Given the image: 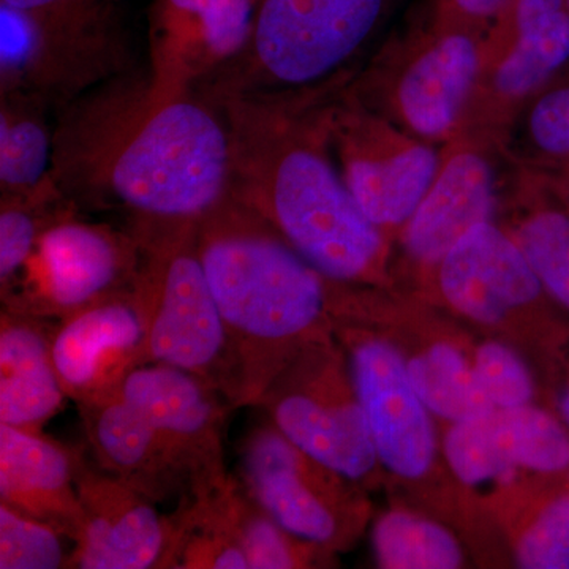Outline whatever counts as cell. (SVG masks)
Returning <instances> with one entry per match:
<instances>
[{
	"label": "cell",
	"mask_w": 569,
	"mask_h": 569,
	"mask_svg": "<svg viewBox=\"0 0 569 569\" xmlns=\"http://www.w3.org/2000/svg\"><path fill=\"white\" fill-rule=\"evenodd\" d=\"M567 3H568V9H569V0H567Z\"/></svg>",
	"instance_id": "cell-37"
},
{
	"label": "cell",
	"mask_w": 569,
	"mask_h": 569,
	"mask_svg": "<svg viewBox=\"0 0 569 569\" xmlns=\"http://www.w3.org/2000/svg\"><path fill=\"white\" fill-rule=\"evenodd\" d=\"M198 253L241 372V408L309 343L325 339L331 280L230 197L198 222Z\"/></svg>",
	"instance_id": "cell-1"
},
{
	"label": "cell",
	"mask_w": 569,
	"mask_h": 569,
	"mask_svg": "<svg viewBox=\"0 0 569 569\" xmlns=\"http://www.w3.org/2000/svg\"><path fill=\"white\" fill-rule=\"evenodd\" d=\"M233 508L249 569L309 567L316 560L317 550L326 549L284 530L247 492L238 475H234Z\"/></svg>",
	"instance_id": "cell-27"
},
{
	"label": "cell",
	"mask_w": 569,
	"mask_h": 569,
	"mask_svg": "<svg viewBox=\"0 0 569 569\" xmlns=\"http://www.w3.org/2000/svg\"><path fill=\"white\" fill-rule=\"evenodd\" d=\"M389 0H258L244 51L254 84L299 88L331 74L369 39ZM231 61V62H233Z\"/></svg>",
	"instance_id": "cell-6"
},
{
	"label": "cell",
	"mask_w": 569,
	"mask_h": 569,
	"mask_svg": "<svg viewBox=\"0 0 569 569\" xmlns=\"http://www.w3.org/2000/svg\"><path fill=\"white\" fill-rule=\"evenodd\" d=\"M516 559L526 569H569V492L541 509L520 538Z\"/></svg>",
	"instance_id": "cell-32"
},
{
	"label": "cell",
	"mask_w": 569,
	"mask_h": 569,
	"mask_svg": "<svg viewBox=\"0 0 569 569\" xmlns=\"http://www.w3.org/2000/svg\"><path fill=\"white\" fill-rule=\"evenodd\" d=\"M58 321L0 313V425L43 432L69 399L52 359Z\"/></svg>",
	"instance_id": "cell-16"
},
{
	"label": "cell",
	"mask_w": 569,
	"mask_h": 569,
	"mask_svg": "<svg viewBox=\"0 0 569 569\" xmlns=\"http://www.w3.org/2000/svg\"><path fill=\"white\" fill-rule=\"evenodd\" d=\"M407 366L418 396L436 417L455 425L496 410L479 385L473 365L458 348L437 343Z\"/></svg>",
	"instance_id": "cell-24"
},
{
	"label": "cell",
	"mask_w": 569,
	"mask_h": 569,
	"mask_svg": "<svg viewBox=\"0 0 569 569\" xmlns=\"http://www.w3.org/2000/svg\"><path fill=\"white\" fill-rule=\"evenodd\" d=\"M258 0H162L159 20L168 50L197 67L230 63L244 51Z\"/></svg>",
	"instance_id": "cell-23"
},
{
	"label": "cell",
	"mask_w": 569,
	"mask_h": 569,
	"mask_svg": "<svg viewBox=\"0 0 569 569\" xmlns=\"http://www.w3.org/2000/svg\"><path fill=\"white\" fill-rule=\"evenodd\" d=\"M134 291L144 310V365L160 362L200 377L236 410L241 372L198 253V222L140 220Z\"/></svg>",
	"instance_id": "cell-4"
},
{
	"label": "cell",
	"mask_w": 569,
	"mask_h": 569,
	"mask_svg": "<svg viewBox=\"0 0 569 569\" xmlns=\"http://www.w3.org/2000/svg\"><path fill=\"white\" fill-rule=\"evenodd\" d=\"M481 430L500 485L515 481L519 470L552 475L569 468V429L541 408H496Z\"/></svg>",
	"instance_id": "cell-22"
},
{
	"label": "cell",
	"mask_w": 569,
	"mask_h": 569,
	"mask_svg": "<svg viewBox=\"0 0 569 569\" xmlns=\"http://www.w3.org/2000/svg\"><path fill=\"white\" fill-rule=\"evenodd\" d=\"M58 530L0 503V568H67L70 553Z\"/></svg>",
	"instance_id": "cell-29"
},
{
	"label": "cell",
	"mask_w": 569,
	"mask_h": 569,
	"mask_svg": "<svg viewBox=\"0 0 569 569\" xmlns=\"http://www.w3.org/2000/svg\"><path fill=\"white\" fill-rule=\"evenodd\" d=\"M112 392L140 411L173 449L189 473V492L228 481L224 429L234 408L211 385L178 367L149 362L127 373Z\"/></svg>",
	"instance_id": "cell-9"
},
{
	"label": "cell",
	"mask_w": 569,
	"mask_h": 569,
	"mask_svg": "<svg viewBox=\"0 0 569 569\" xmlns=\"http://www.w3.org/2000/svg\"><path fill=\"white\" fill-rule=\"evenodd\" d=\"M492 168L473 151L443 160L436 181L403 224V244L422 263L438 264L460 239L493 212Z\"/></svg>",
	"instance_id": "cell-18"
},
{
	"label": "cell",
	"mask_w": 569,
	"mask_h": 569,
	"mask_svg": "<svg viewBox=\"0 0 569 569\" xmlns=\"http://www.w3.org/2000/svg\"><path fill=\"white\" fill-rule=\"evenodd\" d=\"M515 0H440V14L447 28L463 29L500 18Z\"/></svg>",
	"instance_id": "cell-34"
},
{
	"label": "cell",
	"mask_w": 569,
	"mask_h": 569,
	"mask_svg": "<svg viewBox=\"0 0 569 569\" xmlns=\"http://www.w3.org/2000/svg\"><path fill=\"white\" fill-rule=\"evenodd\" d=\"M481 70L477 40L449 28L408 66L396 89V103L408 129L437 140L455 129Z\"/></svg>",
	"instance_id": "cell-17"
},
{
	"label": "cell",
	"mask_w": 569,
	"mask_h": 569,
	"mask_svg": "<svg viewBox=\"0 0 569 569\" xmlns=\"http://www.w3.org/2000/svg\"><path fill=\"white\" fill-rule=\"evenodd\" d=\"M50 137L39 116L3 104L0 118V183L3 197L36 198L47 174Z\"/></svg>",
	"instance_id": "cell-26"
},
{
	"label": "cell",
	"mask_w": 569,
	"mask_h": 569,
	"mask_svg": "<svg viewBox=\"0 0 569 569\" xmlns=\"http://www.w3.org/2000/svg\"><path fill=\"white\" fill-rule=\"evenodd\" d=\"M231 198L271 224L296 252L336 283L372 274L383 236L356 203L342 173L313 140L269 133L249 100H231Z\"/></svg>",
	"instance_id": "cell-2"
},
{
	"label": "cell",
	"mask_w": 569,
	"mask_h": 569,
	"mask_svg": "<svg viewBox=\"0 0 569 569\" xmlns=\"http://www.w3.org/2000/svg\"><path fill=\"white\" fill-rule=\"evenodd\" d=\"M438 280L449 305L486 325L531 305L545 291L518 241L492 222L468 231L441 258Z\"/></svg>",
	"instance_id": "cell-13"
},
{
	"label": "cell",
	"mask_w": 569,
	"mask_h": 569,
	"mask_svg": "<svg viewBox=\"0 0 569 569\" xmlns=\"http://www.w3.org/2000/svg\"><path fill=\"white\" fill-rule=\"evenodd\" d=\"M441 164L436 149L422 142L376 151L347 142L342 176L356 203L378 228L399 227L417 211Z\"/></svg>",
	"instance_id": "cell-19"
},
{
	"label": "cell",
	"mask_w": 569,
	"mask_h": 569,
	"mask_svg": "<svg viewBox=\"0 0 569 569\" xmlns=\"http://www.w3.org/2000/svg\"><path fill=\"white\" fill-rule=\"evenodd\" d=\"M529 133L539 151L569 157V84L539 97L529 114Z\"/></svg>",
	"instance_id": "cell-33"
},
{
	"label": "cell",
	"mask_w": 569,
	"mask_h": 569,
	"mask_svg": "<svg viewBox=\"0 0 569 569\" xmlns=\"http://www.w3.org/2000/svg\"><path fill=\"white\" fill-rule=\"evenodd\" d=\"M6 9L32 17H77L89 13V0H0Z\"/></svg>",
	"instance_id": "cell-35"
},
{
	"label": "cell",
	"mask_w": 569,
	"mask_h": 569,
	"mask_svg": "<svg viewBox=\"0 0 569 569\" xmlns=\"http://www.w3.org/2000/svg\"><path fill=\"white\" fill-rule=\"evenodd\" d=\"M78 458L80 449L44 432L0 425V503L77 542L86 529Z\"/></svg>",
	"instance_id": "cell-14"
},
{
	"label": "cell",
	"mask_w": 569,
	"mask_h": 569,
	"mask_svg": "<svg viewBox=\"0 0 569 569\" xmlns=\"http://www.w3.org/2000/svg\"><path fill=\"white\" fill-rule=\"evenodd\" d=\"M234 475L219 488L186 492L170 520L168 569H249L233 508Z\"/></svg>",
	"instance_id": "cell-21"
},
{
	"label": "cell",
	"mask_w": 569,
	"mask_h": 569,
	"mask_svg": "<svg viewBox=\"0 0 569 569\" xmlns=\"http://www.w3.org/2000/svg\"><path fill=\"white\" fill-rule=\"evenodd\" d=\"M377 563L387 569H456L462 549L443 527L406 511L378 519L372 533Z\"/></svg>",
	"instance_id": "cell-25"
},
{
	"label": "cell",
	"mask_w": 569,
	"mask_h": 569,
	"mask_svg": "<svg viewBox=\"0 0 569 569\" xmlns=\"http://www.w3.org/2000/svg\"><path fill=\"white\" fill-rule=\"evenodd\" d=\"M482 391L496 408L529 406L535 395L529 367L512 348L501 342L482 343L473 362Z\"/></svg>",
	"instance_id": "cell-30"
},
{
	"label": "cell",
	"mask_w": 569,
	"mask_h": 569,
	"mask_svg": "<svg viewBox=\"0 0 569 569\" xmlns=\"http://www.w3.org/2000/svg\"><path fill=\"white\" fill-rule=\"evenodd\" d=\"M569 183V182H568Z\"/></svg>",
	"instance_id": "cell-38"
},
{
	"label": "cell",
	"mask_w": 569,
	"mask_h": 569,
	"mask_svg": "<svg viewBox=\"0 0 569 569\" xmlns=\"http://www.w3.org/2000/svg\"><path fill=\"white\" fill-rule=\"evenodd\" d=\"M36 198H2L0 211V291L17 283L21 272L31 261L43 222L36 212Z\"/></svg>",
	"instance_id": "cell-31"
},
{
	"label": "cell",
	"mask_w": 569,
	"mask_h": 569,
	"mask_svg": "<svg viewBox=\"0 0 569 569\" xmlns=\"http://www.w3.org/2000/svg\"><path fill=\"white\" fill-rule=\"evenodd\" d=\"M258 407L291 443L340 477L359 481L377 466L372 433L336 355L316 340L266 388Z\"/></svg>",
	"instance_id": "cell-5"
},
{
	"label": "cell",
	"mask_w": 569,
	"mask_h": 569,
	"mask_svg": "<svg viewBox=\"0 0 569 569\" xmlns=\"http://www.w3.org/2000/svg\"><path fill=\"white\" fill-rule=\"evenodd\" d=\"M500 18L507 20L512 40L493 71V89L503 99H523L569 62L568 3L515 0Z\"/></svg>",
	"instance_id": "cell-20"
},
{
	"label": "cell",
	"mask_w": 569,
	"mask_h": 569,
	"mask_svg": "<svg viewBox=\"0 0 569 569\" xmlns=\"http://www.w3.org/2000/svg\"><path fill=\"white\" fill-rule=\"evenodd\" d=\"M234 152L230 130L190 99L153 107L116 149L107 183L146 222H200L230 200Z\"/></svg>",
	"instance_id": "cell-3"
},
{
	"label": "cell",
	"mask_w": 569,
	"mask_h": 569,
	"mask_svg": "<svg viewBox=\"0 0 569 569\" xmlns=\"http://www.w3.org/2000/svg\"><path fill=\"white\" fill-rule=\"evenodd\" d=\"M144 310L134 288L58 321L52 359L74 403L108 395L144 365Z\"/></svg>",
	"instance_id": "cell-12"
},
{
	"label": "cell",
	"mask_w": 569,
	"mask_h": 569,
	"mask_svg": "<svg viewBox=\"0 0 569 569\" xmlns=\"http://www.w3.org/2000/svg\"><path fill=\"white\" fill-rule=\"evenodd\" d=\"M247 492L295 537L335 548L351 530L347 478L291 443L272 422L254 426L239 447V473Z\"/></svg>",
	"instance_id": "cell-8"
},
{
	"label": "cell",
	"mask_w": 569,
	"mask_h": 569,
	"mask_svg": "<svg viewBox=\"0 0 569 569\" xmlns=\"http://www.w3.org/2000/svg\"><path fill=\"white\" fill-rule=\"evenodd\" d=\"M77 488L86 529L70 550L67 568H164L170 548V520L157 511L156 501L91 466L81 451Z\"/></svg>",
	"instance_id": "cell-11"
},
{
	"label": "cell",
	"mask_w": 569,
	"mask_h": 569,
	"mask_svg": "<svg viewBox=\"0 0 569 569\" xmlns=\"http://www.w3.org/2000/svg\"><path fill=\"white\" fill-rule=\"evenodd\" d=\"M350 380L378 460L399 477H425L436 459V429L402 355L383 340H355L350 343Z\"/></svg>",
	"instance_id": "cell-10"
},
{
	"label": "cell",
	"mask_w": 569,
	"mask_h": 569,
	"mask_svg": "<svg viewBox=\"0 0 569 569\" xmlns=\"http://www.w3.org/2000/svg\"><path fill=\"white\" fill-rule=\"evenodd\" d=\"M559 410L561 421H563V425L567 426L569 429V387L565 388V391L561 392L559 400Z\"/></svg>",
	"instance_id": "cell-36"
},
{
	"label": "cell",
	"mask_w": 569,
	"mask_h": 569,
	"mask_svg": "<svg viewBox=\"0 0 569 569\" xmlns=\"http://www.w3.org/2000/svg\"><path fill=\"white\" fill-rule=\"evenodd\" d=\"M516 241L542 290L569 310V213L546 209L520 224Z\"/></svg>",
	"instance_id": "cell-28"
},
{
	"label": "cell",
	"mask_w": 569,
	"mask_h": 569,
	"mask_svg": "<svg viewBox=\"0 0 569 569\" xmlns=\"http://www.w3.org/2000/svg\"><path fill=\"white\" fill-rule=\"evenodd\" d=\"M140 264L137 238L104 224L58 217L41 231L36 252L3 309L66 320L103 299L132 290Z\"/></svg>",
	"instance_id": "cell-7"
},
{
	"label": "cell",
	"mask_w": 569,
	"mask_h": 569,
	"mask_svg": "<svg viewBox=\"0 0 569 569\" xmlns=\"http://www.w3.org/2000/svg\"><path fill=\"white\" fill-rule=\"evenodd\" d=\"M86 440L100 470L162 503L189 492L181 460L140 411L116 392L77 403Z\"/></svg>",
	"instance_id": "cell-15"
}]
</instances>
